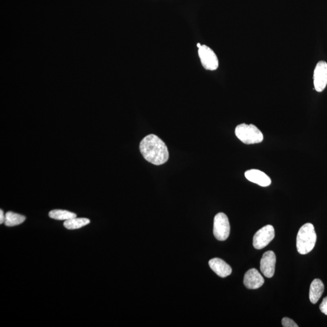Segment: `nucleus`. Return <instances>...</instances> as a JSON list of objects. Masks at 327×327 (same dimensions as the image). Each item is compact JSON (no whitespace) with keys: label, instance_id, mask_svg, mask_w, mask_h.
Wrapping results in <instances>:
<instances>
[{"label":"nucleus","instance_id":"8","mask_svg":"<svg viewBox=\"0 0 327 327\" xmlns=\"http://www.w3.org/2000/svg\"><path fill=\"white\" fill-rule=\"evenodd\" d=\"M276 254L273 251H268L263 254L260 262L262 273L267 277H272L275 271Z\"/></svg>","mask_w":327,"mask_h":327},{"label":"nucleus","instance_id":"13","mask_svg":"<svg viewBox=\"0 0 327 327\" xmlns=\"http://www.w3.org/2000/svg\"><path fill=\"white\" fill-rule=\"evenodd\" d=\"M26 220L25 216H22L12 212L6 213L4 224L8 227H14L24 222Z\"/></svg>","mask_w":327,"mask_h":327},{"label":"nucleus","instance_id":"14","mask_svg":"<svg viewBox=\"0 0 327 327\" xmlns=\"http://www.w3.org/2000/svg\"><path fill=\"white\" fill-rule=\"evenodd\" d=\"M89 219L81 218H74L70 219V220L65 221L64 222V226L68 229V230H75V229L80 228L90 224Z\"/></svg>","mask_w":327,"mask_h":327},{"label":"nucleus","instance_id":"11","mask_svg":"<svg viewBox=\"0 0 327 327\" xmlns=\"http://www.w3.org/2000/svg\"><path fill=\"white\" fill-rule=\"evenodd\" d=\"M209 266L219 276L227 277L232 272L231 268L225 262L220 258H214L208 262Z\"/></svg>","mask_w":327,"mask_h":327},{"label":"nucleus","instance_id":"17","mask_svg":"<svg viewBox=\"0 0 327 327\" xmlns=\"http://www.w3.org/2000/svg\"><path fill=\"white\" fill-rule=\"evenodd\" d=\"M319 309L322 313L327 316V296L323 299L322 302L320 303Z\"/></svg>","mask_w":327,"mask_h":327},{"label":"nucleus","instance_id":"3","mask_svg":"<svg viewBox=\"0 0 327 327\" xmlns=\"http://www.w3.org/2000/svg\"><path fill=\"white\" fill-rule=\"evenodd\" d=\"M235 135L245 145H254L263 142L264 135L261 131L253 124H239L235 129Z\"/></svg>","mask_w":327,"mask_h":327},{"label":"nucleus","instance_id":"2","mask_svg":"<svg viewBox=\"0 0 327 327\" xmlns=\"http://www.w3.org/2000/svg\"><path fill=\"white\" fill-rule=\"evenodd\" d=\"M316 233L314 225L307 223L300 228L296 238V247L300 254H306L315 247Z\"/></svg>","mask_w":327,"mask_h":327},{"label":"nucleus","instance_id":"12","mask_svg":"<svg viewBox=\"0 0 327 327\" xmlns=\"http://www.w3.org/2000/svg\"><path fill=\"white\" fill-rule=\"evenodd\" d=\"M324 292V285L321 280L315 279L311 284L309 292V298L311 302L315 304L322 296Z\"/></svg>","mask_w":327,"mask_h":327},{"label":"nucleus","instance_id":"6","mask_svg":"<svg viewBox=\"0 0 327 327\" xmlns=\"http://www.w3.org/2000/svg\"><path fill=\"white\" fill-rule=\"evenodd\" d=\"M274 236L275 233L272 225H266L255 233L253 240L254 247L258 250L266 247L273 240Z\"/></svg>","mask_w":327,"mask_h":327},{"label":"nucleus","instance_id":"4","mask_svg":"<svg viewBox=\"0 0 327 327\" xmlns=\"http://www.w3.org/2000/svg\"><path fill=\"white\" fill-rule=\"evenodd\" d=\"M230 225L227 216L224 213H219L215 216L214 223V234L217 240L224 241L230 235Z\"/></svg>","mask_w":327,"mask_h":327},{"label":"nucleus","instance_id":"7","mask_svg":"<svg viewBox=\"0 0 327 327\" xmlns=\"http://www.w3.org/2000/svg\"><path fill=\"white\" fill-rule=\"evenodd\" d=\"M313 84L318 92H322L327 86V63L320 61L316 64L313 74Z\"/></svg>","mask_w":327,"mask_h":327},{"label":"nucleus","instance_id":"15","mask_svg":"<svg viewBox=\"0 0 327 327\" xmlns=\"http://www.w3.org/2000/svg\"><path fill=\"white\" fill-rule=\"evenodd\" d=\"M49 217L56 220L67 221L77 217V215L73 212L63 210H54L49 212Z\"/></svg>","mask_w":327,"mask_h":327},{"label":"nucleus","instance_id":"1","mask_svg":"<svg viewBox=\"0 0 327 327\" xmlns=\"http://www.w3.org/2000/svg\"><path fill=\"white\" fill-rule=\"evenodd\" d=\"M140 152L146 161L156 166L168 161L169 153L165 142L154 134H150L140 143Z\"/></svg>","mask_w":327,"mask_h":327},{"label":"nucleus","instance_id":"19","mask_svg":"<svg viewBox=\"0 0 327 327\" xmlns=\"http://www.w3.org/2000/svg\"><path fill=\"white\" fill-rule=\"evenodd\" d=\"M197 45V48H200V47H201V44H200V43H198V44H197V45Z\"/></svg>","mask_w":327,"mask_h":327},{"label":"nucleus","instance_id":"5","mask_svg":"<svg viewBox=\"0 0 327 327\" xmlns=\"http://www.w3.org/2000/svg\"><path fill=\"white\" fill-rule=\"evenodd\" d=\"M198 55L205 69L212 71L217 69L219 67L218 58L211 48L206 45H201L198 48Z\"/></svg>","mask_w":327,"mask_h":327},{"label":"nucleus","instance_id":"10","mask_svg":"<svg viewBox=\"0 0 327 327\" xmlns=\"http://www.w3.org/2000/svg\"><path fill=\"white\" fill-rule=\"evenodd\" d=\"M245 176L248 181L261 187H268L271 184V180L269 176L260 170H249L245 172Z\"/></svg>","mask_w":327,"mask_h":327},{"label":"nucleus","instance_id":"9","mask_svg":"<svg viewBox=\"0 0 327 327\" xmlns=\"http://www.w3.org/2000/svg\"><path fill=\"white\" fill-rule=\"evenodd\" d=\"M264 279L256 269H251L245 274L244 284L248 289L255 290L263 286Z\"/></svg>","mask_w":327,"mask_h":327},{"label":"nucleus","instance_id":"16","mask_svg":"<svg viewBox=\"0 0 327 327\" xmlns=\"http://www.w3.org/2000/svg\"><path fill=\"white\" fill-rule=\"evenodd\" d=\"M282 324L284 327H297L298 325L289 318H284L282 320Z\"/></svg>","mask_w":327,"mask_h":327},{"label":"nucleus","instance_id":"18","mask_svg":"<svg viewBox=\"0 0 327 327\" xmlns=\"http://www.w3.org/2000/svg\"><path fill=\"white\" fill-rule=\"evenodd\" d=\"M5 221V216L2 210H0V224L4 223Z\"/></svg>","mask_w":327,"mask_h":327}]
</instances>
